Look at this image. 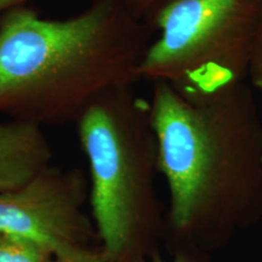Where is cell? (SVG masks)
<instances>
[{
	"label": "cell",
	"mask_w": 262,
	"mask_h": 262,
	"mask_svg": "<svg viewBox=\"0 0 262 262\" xmlns=\"http://www.w3.org/2000/svg\"><path fill=\"white\" fill-rule=\"evenodd\" d=\"M262 0H168L149 18L159 34L139 67V79L165 83L201 102L249 78Z\"/></svg>",
	"instance_id": "277c9868"
},
{
	"label": "cell",
	"mask_w": 262,
	"mask_h": 262,
	"mask_svg": "<svg viewBox=\"0 0 262 262\" xmlns=\"http://www.w3.org/2000/svg\"><path fill=\"white\" fill-rule=\"evenodd\" d=\"M52 148L40 126L0 122V192L17 187L50 165Z\"/></svg>",
	"instance_id": "8992f818"
},
{
	"label": "cell",
	"mask_w": 262,
	"mask_h": 262,
	"mask_svg": "<svg viewBox=\"0 0 262 262\" xmlns=\"http://www.w3.org/2000/svg\"><path fill=\"white\" fill-rule=\"evenodd\" d=\"M248 79L250 81V86L262 93V11Z\"/></svg>",
	"instance_id": "30bf717a"
},
{
	"label": "cell",
	"mask_w": 262,
	"mask_h": 262,
	"mask_svg": "<svg viewBox=\"0 0 262 262\" xmlns=\"http://www.w3.org/2000/svg\"><path fill=\"white\" fill-rule=\"evenodd\" d=\"M54 262H114L100 245L72 247L55 253Z\"/></svg>",
	"instance_id": "ba28073f"
},
{
	"label": "cell",
	"mask_w": 262,
	"mask_h": 262,
	"mask_svg": "<svg viewBox=\"0 0 262 262\" xmlns=\"http://www.w3.org/2000/svg\"><path fill=\"white\" fill-rule=\"evenodd\" d=\"M134 17L148 22L153 14L168 0H120Z\"/></svg>",
	"instance_id": "9c48e42d"
},
{
	"label": "cell",
	"mask_w": 262,
	"mask_h": 262,
	"mask_svg": "<svg viewBox=\"0 0 262 262\" xmlns=\"http://www.w3.org/2000/svg\"><path fill=\"white\" fill-rule=\"evenodd\" d=\"M54 251L34 239L0 234V262H54Z\"/></svg>",
	"instance_id": "52a82bcc"
},
{
	"label": "cell",
	"mask_w": 262,
	"mask_h": 262,
	"mask_svg": "<svg viewBox=\"0 0 262 262\" xmlns=\"http://www.w3.org/2000/svg\"><path fill=\"white\" fill-rule=\"evenodd\" d=\"M150 262H203V261L199 260V258H196L195 256H193V255L182 254V253L172 254V258H170V260H165V258L162 256V254H160V251L158 250L152 255V257H150Z\"/></svg>",
	"instance_id": "8fae6325"
},
{
	"label": "cell",
	"mask_w": 262,
	"mask_h": 262,
	"mask_svg": "<svg viewBox=\"0 0 262 262\" xmlns=\"http://www.w3.org/2000/svg\"><path fill=\"white\" fill-rule=\"evenodd\" d=\"M83 170L49 165L17 187L0 192V234L34 239L54 251L98 242L85 212Z\"/></svg>",
	"instance_id": "5b68a950"
},
{
	"label": "cell",
	"mask_w": 262,
	"mask_h": 262,
	"mask_svg": "<svg viewBox=\"0 0 262 262\" xmlns=\"http://www.w3.org/2000/svg\"><path fill=\"white\" fill-rule=\"evenodd\" d=\"M153 28L120 0L66 19L27 4L0 17V114L32 125L77 123L94 100L139 81Z\"/></svg>",
	"instance_id": "7a4b0ae2"
},
{
	"label": "cell",
	"mask_w": 262,
	"mask_h": 262,
	"mask_svg": "<svg viewBox=\"0 0 262 262\" xmlns=\"http://www.w3.org/2000/svg\"><path fill=\"white\" fill-rule=\"evenodd\" d=\"M29 0H0V17L8 12L9 10L16 8V6L27 4Z\"/></svg>",
	"instance_id": "7c38bea8"
},
{
	"label": "cell",
	"mask_w": 262,
	"mask_h": 262,
	"mask_svg": "<svg viewBox=\"0 0 262 262\" xmlns=\"http://www.w3.org/2000/svg\"><path fill=\"white\" fill-rule=\"evenodd\" d=\"M150 124L169 188L172 254L204 261L262 221V117L247 83L189 102L153 83Z\"/></svg>",
	"instance_id": "6da1fadb"
},
{
	"label": "cell",
	"mask_w": 262,
	"mask_h": 262,
	"mask_svg": "<svg viewBox=\"0 0 262 262\" xmlns=\"http://www.w3.org/2000/svg\"><path fill=\"white\" fill-rule=\"evenodd\" d=\"M78 139L89 163V202L100 247L114 262H150L165 233L156 191L157 140L149 101L134 85L101 94L84 111Z\"/></svg>",
	"instance_id": "3957f363"
}]
</instances>
